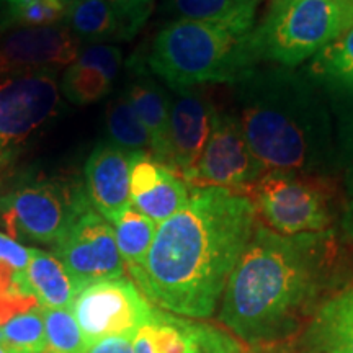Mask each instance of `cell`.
I'll return each mask as SVG.
<instances>
[{
    "label": "cell",
    "mask_w": 353,
    "mask_h": 353,
    "mask_svg": "<svg viewBox=\"0 0 353 353\" xmlns=\"http://www.w3.org/2000/svg\"><path fill=\"white\" fill-rule=\"evenodd\" d=\"M341 241L335 229L285 236L257 223L229 276L219 321L255 348L288 342L339 291Z\"/></svg>",
    "instance_id": "obj_1"
},
{
    "label": "cell",
    "mask_w": 353,
    "mask_h": 353,
    "mask_svg": "<svg viewBox=\"0 0 353 353\" xmlns=\"http://www.w3.org/2000/svg\"><path fill=\"white\" fill-rule=\"evenodd\" d=\"M257 224L252 200L228 188H190L188 203L159 224L132 280L159 309L188 319L213 316Z\"/></svg>",
    "instance_id": "obj_2"
},
{
    "label": "cell",
    "mask_w": 353,
    "mask_h": 353,
    "mask_svg": "<svg viewBox=\"0 0 353 353\" xmlns=\"http://www.w3.org/2000/svg\"><path fill=\"white\" fill-rule=\"evenodd\" d=\"M234 87L236 117L265 170L330 175L337 169L327 94L311 74L257 64Z\"/></svg>",
    "instance_id": "obj_3"
},
{
    "label": "cell",
    "mask_w": 353,
    "mask_h": 353,
    "mask_svg": "<svg viewBox=\"0 0 353 353\" xmlns=\"http://www.w3.org/2000/svg\"><path fill=\"white\" fill-rule=\"evenodd\" d=\"M255 25L176 19L154 39L148 63L172 90L206 83H236L260 61L255 54Z\"/></svg>",
    "instance_id": "obj_4"
},
{
    "label": "cell",
    "mask_w": 353,
    "mask_h": 353,
    "mask_svg": "<svg viewBox=\"0 0 353 353\" xmlns=\"http://www.w3.org/2000/svg\"><path fill=\"white\" fill-rule=\"evenodd\" d=\"M353 23V0H272L255 26L259 61L298 68L319 54Z\"/></svg>",
    "instance_id": "obj_5"
},
{
    "label": "cell",
    "mask_w": 353,
    "mask_h": 353,
    "mask_svg": "<svg viewBox=\"0 0 353 353\" xmlns=\"http://www.w3.org/2000/svg\"><path fill=\"white\" fill-rule=\"evenodd\" d=\"M244 195L272 231L285 236L332 229L339 187L332 175L267 170Z\"/></svg>",
    "instance_id": "obj_6"
},
{
    "label": "cell",
    "mask_w": 353,
    "mask_h": 353,
    "mask_svg": "<svg viewBox=\"0 0 353 353\" xmlns=\"http://www.w3.org/2000/svg\"><path fill=\"white\" fill-rule=\"evenodd\" d=\"M90 206L85 187L61 179H34L0 198V216L13 237L56 244Z\"/></svg>",
    "instance_id": "obj_7"
},
{
    "label": "cell",
    "mask_w": 353,
    "mask_h": 353,
    "mask_svg": "<svg viewBox=\"0 0 353 353\" xmlns=\"http://www.w3.org/2000/svg\"><path fill=\"white\" fill-rule=\"evenodd\" d=\"M265 172L236 114L216 110L205 149L183 180L190 188L216 187L245 193Z\"/></svg>",
    "instance_id": "obj_8"
},
{
    "label": "cell",
    "mask_w": 353,
    "mask_h": 353,
    "mask_svg": "<svg viewBox=\"0 0 353 353\" xmlns=\"http://www.w3.org/2000/svg\"><path fill=\"white\" fill-rule=\"evenodd\" d=\"M70 309L92 347L114 335H136L154 306L138 285L120 276L85 286Z\"/></svg>",
    "instance_id": "obj_9"
},
{
    "label": "cell",
    "mask_w": 353,
    "mask_h": 353,
    "mask_svg": "<svg viewBox=\"0 0 353 353\" xmlns=\"http://www.w3.org/2000/svg\"><path fill=\"white\" fill-rule=\"evenodd\" d=\"M54 255L63 263L77 293L97 281L120 278L125 273L112 224L88 206L54 244Z\"/></svg>",
    "instance_id": "obj_10"
},
{
    "label": "cell",
    "mask_w": 353,
    "mask_h": 353,
    "mask_svg": "<svg viewBox=\"0 0 353 353\" xmlns=\"http://www.w3.org/2000/svg\"><path fill=\"white\" fill-rule=\"evenodd\" d=\"M59 108V87L52 70L0 79V148L19 156L21 145Z\"/></svg>",
    "instance_id": "obj_11"
},
{
    "label": "cell",
    "mask_w": 353,
    "mask_h": 353,
    "mask_svg": "<svg viewBox=\"0 0 353 353\" xmlns=\"http://www.w3.org/2000/svg\"><path fill=\"white\" fill-rule=\"evenodd\" d=\"M79 44L81 41L65 21L7 30L0 38V79L69 68L81 54Z\"/></svg>",
    "instance_id": "obj_12"
},
{
    "label": "cell",
    "mask_w": 353,
    "mask_h": 353,
    "mask_svg": "<svg viewBox=\"0 0 353 353\" xmlns=\"http://www.w3.org/2000/svg\"><path fill=\"white\" fill-rule=\"evenodd\" d=\"M132 347L134 353H244L231 334L157 307L138 329Z\"/></svg>",
    "instance_id": "obj_13"
},
{
    "label": "cell",
    "mask_w": 353,
    "mask_h": 353,
    "mask_svg": "<svg viewBox=\"0 0 353 353\" xmlns=\"http://www.w3.org/2000/svg\"><path fill=\"white\" fill-rule=\"evenodd\" d=\"M130 192L131 205L157 224L179 213L190 198L182 176L145 151L131 152Z\"/></svg>",
    "instance_id": "obj_14"
},
{
    "label": "cell",
    "mask_w": 353,
    "mask_h": 353,
    "mask_svg": "<svg viewBox=\"0 0 353 353\" xmlns=\"http://www.w3.org/2000/svg\"><path fill=\"white\" fill-rule=\"evenodd\" d=\"M170 105V170L183 175L196 164L210 138L216 108L196 88L174 90Z\"/></svg>",
    "instance_id": "obj_15"
},
{
    "label": "cell",
    "mask_w": 353,
    "mask_h": 353,
    "mask_svg": "<svg viewBox=\"0 0 353 353\" xmlns=\"http://www.w3.org/2000/svg\"><path fill=\"white\" fill-rule=\"evenodd\" d=\"M131 152L114 144H99L87 159L83 176L90 205L108 223H114L131 206Z\"/></svg>",
    "instance_id": "obj_16"
},
{
    "label": "cell",
    "mask_w": 353,
    "mask_h": 353,
    "mask_svg": "<svg viewBox=\"0 0 353 353\" xmlns=\"http://www.w3.org/2000/svg\"><path fill=\"white\" fill-rule=\"evenodd\" d=\"M123 64L121 51L112 44H94L65 69L61 90L74 105H90L112 92Z\"/></svg>",
    "instance_id": "obj_17"
},
{
    "label": "cell",
    "mask_w": 353,
    "mask_h": 353,
    "mask_svg": "<svg viewBox=\"0 0 353 353\" xmlns=\"http://www.w3.org/2000/svg\"><path fill=\"white\" fill-rule=\"evenodd\" d=\"M301 347L306 353H353V286L321 304L303 330Z\"/></svg>",
    "instance_id": "obj_18"
},
{
    "label": "cell",
    "mask_w": 353,
    "mask_h": 353,
    "mask_svg": "<svg viewBox=\"0 0 353 353\" xmlns=\"http://www.w3.org/2000/svg\"><path fill=\"white\" fill-rule=\"evenodd\" d=\"M132 61L136 76L128 83L125 95L149 132L151 154L170 169L169 125L172 99L149 74H145L138 59Z\"/></svg>",
    "instance_id": "obj_19"
},
{
    "label": "cell",
    "mask_w": 353,
    "mask_h": 353,
    "mask_svg": "<svg viewBox=\"0 0 353 353\" xmlns=\"http://www.w3.org/2000/svg\"><path fill=\"white\" fill-rule=\"evenodd\" d=\"M28 293L44 309H70L77 290L56 255L33 249L32 260L25 270Z\"/></svg>",
    "instance_id": "obj_20"
},
{
    "label": "cell",
    "mask_w": 353,
    "mask_h": 353,
    "mask_svg": "<svg viewBox=\"0 0 353 353\" xmlns=\"http://www.w3.org/2000/svg\"><path fill=\"white\" fill-rule=\"evenodd\" d=\"M65 23L79 41L101 44L131 38L125 21L108 0H79L69 7Z\"/></svg>",
    "instance_id": "obj_21"
},
{
    "label": "cell",
    "mask_w": 353,
    "mask_h": 353,
    "mask_svg": "<svg viewBox=\"0 0 353 353\" xmlns=\"http://www.w3.org/2000/svg\"><path fill=\"white\" fill-rule=\"evenodd\" d=\"M309 72L325 88L353 100V23L316 54Z\"/></svg>",
    "instance_id": "obj_22"
},
{
    "label": "cell",
    "mask_w": 353,
    "mask_h": 353,
    "mask_svg": "<svg viewBox=\"0 0 353 353\" xmlns=\"http://www.w3.org/2000/svg\"><path fill=\"white\" fill-rule=\"evenodd\" d=\"M114 239L128 270L134 272L143 267L157 232V223L130 206L113 223Z\"/></svg>",
    "instance_id": "obj_23"
},
{
    "label": "cell",
    "mask_w": 353,
    "mask_h": 353,
    "mask_svg": "<svg viewBox=\"0 0 353 353\" xmlns=\"http://www.w3.org/2000/svg\"><path fill=\"white\" fill-rule=\"evenodd\" d=\"M263 0H170L179 19L223 23L255 25V15Z\"/></svg>",
    "instance_id": "obj_24"
},
{
    "label": "cell",
    "mask_w": 353,
    "mask_h": 353,
    "mask_svg": "<svg viewBox=\"0 0 353 353\" xmlns=\"http://www.w3.org/2000/svg\"><path fill=\"white\" fill-rule=\"evenodd\" d=\"M68 12L64 0H0V32L63 23Z\"/></svg>",
    "instance_id": "obj_25"
},
{
    "label": "cell",
    "mask_w": 353,
    "mask_h": 353,
    "mask_svg": "<svg viewBox=\"0 0 353 353\" xmlns=\"http://www.w3.org/2000/svg\"><path fill=\"white\" fill-rule=\"evenodd\" d=\"M107 131L112 144L126 152H139L151 149V138L144 123L123 94L117 97L107 110Z\"/></svg>",
    "instance_id": "obj_26"
},
{
    "label": "cell",
    "mask_w": 353,
    "mask_h": 353,
    "mask_svg": "<svg viewBox=\"0 0 353 353\" xmlns=\"http://www.w3.org/2000/svg\"><path fill=\"white\" fill-rule=\"evenodd\" d=\"M0 345L12 353H43L46 350L43 307L34 306L0 324Z\"/></svg>",
    "instance_id": "obj_27"
},
{
    "label": "cell",
    "mask_w": 353,
    "mask_h": 353,
    "mask_svg": "<svg viewBox=\"0 0 353 353\" xmlns=\"http://www.w3.org/2000/svg\"><path fill=\"white\" fill-rule=\"evenodd\" d=\"M46 350L43 353H88L85 335L79 327L72 309H44Z\"/></svg>",
    "instance_id": "obj_28"
},
{
    "label": "cell",
    "mask_w": 353,
    "mask_h": 353,
    "mask_svg": "<svg viewBox=\"0 0 353 353\" xmlns=\"http://www.w3.org/2000/svg\"><path fill=\"white\" fill-rule=\"evenodd\" d=\"M337 170H341L343 188L348 200L353 198V113H348L339 123Z\"/></svg>",
    "instance_id": "obj_29"
},
{
    "label": "cell",
    "mask_w": 353,
    "mask_h": 353,
    "mask_svg": "<svg viewBox=\"0 0 353 353\" xmlns=\"http://www.w3.org/2000/svg\"><path fill=\"white\" fill-rule=\"evenodd\" d=\"M121 20L125 21L131 38L139 32L152 10L154 0H108Z\"/></svg>",
    "instance_id": "obj_30"
},
{
    "label": "cell",
    "mask_w": 353,
    "mask_h": 353,
    "mask_svg": "<svg viewBox=\"0 0 353 353\" xmlns=\"http://www.w3.org/2000/svg\"><path fill=\"white\" fill-rule=\"evenodd\" d=\"M33 249L21 245L13 237L0 232V262L10 265L17 272H25L32 260Z\"/></svg>",
    "instance_id": "obj_31"
},
{
    "label": "cell",
    "mask_w": 353,
    "mask_h": 353,
    "mask_svg": "<svg viewBox=\"0 0 353 353\" xmlns=\"http://www.w3.org/2000/svg\"><path fill=\"white\" fill-rule=\"evenodd\" d=\"M132 339L134 335H114V337L103 339L92 345L88 353H134Z\"/></svg>",
    "instance_id": "obj_32"
},
{
    "label": "cell",
    "mask_w": 353,
    "mask_h": 353,
    "mask_svg": "<svg viewBox=\"0 0 353 353\" xmlns=\"http://www.w3.org/2000/svg\"><path fill=\"white\" fill-rule=\"evenodd\" d=\"M341 237L347 244H353V198L348 200L341 218Z\"/></svg>",
    "instance_id": "obj_33"
},
{
    "label": "cell",
    "mask_w": 353,
    "mask_h": 353,
    "mask_svg": "<svg viewBox=\"0 0 353 353\" xmlns=\"http://www.w3.org/2000/svg\"><path fill=\"white\" fill-rule=\"evenodd\" d=\"M13 161H15V157H13L10 152H7L6 149L0 148V170H3L6 167L10 165Z\"/></svg>",
    "instance_id": "obj_34"
},
{
    "label": "cell",
    "mask_w": 353,
    "mask_h": 353,
    "mask_svg": "<svg viewBox=\"0 0 353 353\" xmlns=\"http://www.w3.org/2000/svg\"><path fill=\"white\" fill-rule=\"evenodd\" d=\"M249 353H285V352H280V350H276L275 347H267V348H257V350H254V352H249Z\"/></svg>",
    "instance_id": "obj_35"
},
{
    "label": "cell",
    "mask_w": 353,
    "mask_h": 353,
    "mask_svg": "<svg viewBox=\"0 0 353 353\" xmlns=\"http://www.w3.org/2000/svg\"><path fill=\"white\" fill-rule=\"evenodd\" d=\"M64 2H65V3H68V6L70 7V6H72V3H76V2H79V0H64Z\"/></svg>",
    "instance_id": "obj_36"
},
{
    "label": "cell",
    "mask_w": 353,
    "mask_h": 353,
    "mask_svg": "<svg viewBox=\"0 0 353 353\" xmlns=\"http://www.w3.org/2000/svg\"><path fill=\"white\" fill-rule=\"evenodd\" d=\"M0 353H12V352H8L7 348H3L2 345H0Z\"/></svg>",
    "instance_id": "obj_37"
}]
</instances>
